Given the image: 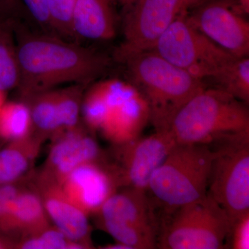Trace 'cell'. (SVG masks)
Returning <instances> with one entry per match:
<instances>
[{"instance_id":"1","label":"cell","mask_w":249,"mask_h":249,"mask_svg":"<svg viewBox=\"0 0 249 249\" xmlns=\"http://www.w3.org/2000/svg\"><path fill=\"white\" fill-rule=\"evenodd\" d=\"M21 101L62 84L89 83L107 70L105 54L52 34L24 30L14 22Z\"/></svg>"},{"instance_id":"33","label":"cell","mask_w":249,"mask_h":249,"mask_svg":"<svg viewBox=\"0 0 249 249\" xmlns=\"http://www.w3.org/2000/svg\"><path fill=\"white\" fill-rule=\"evenodd\" d=\"M196 1V4L198 2V1H200V0H195Z\"/></svg>"},{"instance_id":"34","label":"cell","mask_w":249,"mask_h":249,"mask_svg":"<svg viewBox=\"0 0 249 249\" xmlns=\"http://www.w3.org/2000/svg\"><path fill=\"white\" fill-rule=\"evenodd\" d=\"M0 16H1V15H0Z\"/></svg>"},{"instance_id":"29","label":"cell","mask_w":249,"mask_h":249,"mask_svg":"<svg viewBox=\"0 0 249 249\" xmlns=\"http://www.w3.org/2000/svg\"><path fill=\"white\" fill-rule=\"evenodd\" d=\"M14 0H0V14L5 15V12L14 6Z\"/></svg>"},{"instance_id":"26","label":"cell","mask_w":249,"mask_h":249,"mask_svg":"<svg viewBox=\"0 0 249 249\" xmlns=\"http://www.w3.org/2000/svg\"><path fill=\"white\" fill-rule=\"evenodd\" d=\"M28 13L40 27L53 34L47 9V0H21Z\"/></svg>"},{"instance_id":"16","label":"cell","mask_w":249,"mask_h":249,"mask_svg":"<svg viewBox=\"0 0 249 249\" xmlns=\"http://www.w3.org/2000/svg\"><path fill=\"white\" fill-rule=\"evenodd\" d=\"M49 226L50 219L38 193L34 187H25L0 223V233L19 236L20 240L38 233Z\"/></svg>"},{"instance_id":"5","label":"cell","mask_w":249,"mask_h":249,"mask_svg":"<svg viewBox=\"0 0 249 249\" xmlns=\"http://www.w3.org/2000/svg\"><path fill=\"white\" fill-rule=\"evenodd\" d=\"M214 157L211 145L175 144L152 174L147 191L165 210L205 197Z\"/></svg>"},{"instance_id":"4","label":"cell","mask_w":249,"mask_h":249,"mask_svg":"<svg viewBox=\"0 0 249 249\" xmlns=\"http://www.w3.org/2000/svg\"><path fill=\"white\" fill-rule=\"evenodd\" d=\"M81 114L88 128L98 131L114 145L138 138L150 121L142 93L129 82L118 79L103 80L88 88Z\"/></svg>"},{"instance_id":"17","label":"cell","mask_w":249,"mask_h":249,"mask_svg":"<svg viewBox=\"0 0 249 249\" xmlns=\"http://www.w3.org/2000/svg\"><path fill=\"white\" fill-rule=\"evenodd\" d=\"M72 33L73 39L108 41L115 37L116 20L111 0H76Z\"/></svg>"},{"instance_id":"7","label":"cell","mask_w":249,"mask_h":249,"mask_svg":"<svg viewBox=\"0 0 249 249\" xmlns=\"http://www.w3.org/2000/svg\"><path fill=\"white\" fill-rule=\"evenodd\" d=\"M230 228L225 211L209 196L165 210L159 227L157 248L222 249Z\"/></svg>"},{"instance_id":"18","label":"cell","mask_w":249,"mask_h":249,"mask_svg":"<svg viewBox=\"0 0 249 249\" xmlns=\"http://www.w3.org/2000/svg\"><path fill=\"white\" fill-rule=\"evenodd\" d=\"M43 140L33 133L26 138L11 141L0 150V186L26 180Z\"/></svg>"},{"instance_id":"3","label":"cell","mask_w":249,"mask_h":249,"mask_svg":"<svg viewBox=\"0 0 249 249\" xmlns=\"http://www.w3.org/2000/svg\"><path fill=\"white\" fill-rule=\"evenodd\" d=\"M169 132L176 143L209 145L249 133L248 104L206 87L180 109Z\"/></svg>"},{"instance_id":"31","label":"cell","mask_w":249,"mask_h":249,"mask_svg":"<svg viewBox=\"0 0 249 249\" xmlns=\"http://www.w3.org/2000/svg\"><path fill=\"white\" fill-rule=\"evenodd\" d=\"M111 1H112V2L115 1V2H117L118 4L121 5L124 10V9H126L127 6L130 5L133 0H111Z\"/></svg>"},{"instance_id":"11","label":"cell","mask_w":249,"mask_h":249,"mask_svg":"<svg viewBox=\"0 0 249 249\" xmlns=\"http://www.w3.org/2000/svg\"><path fill=\"white\" fill-rule=\"evenodd\" d=\"M234 0H200L186 18L209 40L238 58L249 57V23Z\"/></svg>"},{"instance_id":"19","label":"cell","mask_w":249,"mask_h":249,"mask_svg":"<svg viewBox=\"0 0 249 249\" xmlns=\"http://www.w3.org/2000/svg\"><path fill=\"white\" fill-rule=\"evenodd\" d=\"M14 19L0 16V91L17 89L20 79Z\"/></svg>"},{"instance_id":"28","label":"cell","mask_w":249,"mask_h":249,"mask_svg":"<svg viewBox=\"0 0 249 249\" xmlns=\"http://www.w3.org/2000/svg\"><path fill=\"white\" fill-rule=\"evenodd\" d=\"M16 242L6 236L0 235V249H16Z\"/></svg>"},{"instance_id":"22","label":"cell","mask_w":249,"mask_h":249,"mask_svg":"<svg viewBox=\"0 0 249 249\" xmlns=\"http://www.w3.org/2000/svg\"><path fill=\"white\" fill-rule=\"evenodd\" d=\"M89 83H73L66 88L55 89V102L61 130L80 125L83 96Z\"/></svg>"},{"instance_id":"10","label":"cell","mask_w":249,"mask_h":249,"mask_svg":"<svg viewBox=\"0 0 249 249\" xmlns=\"http://www.w3.org/2000/svg\"><path fill=\"white\" fill-rule=\"evenodd\" d=\"M196 4L195 0H133L124 10V40L114 52L116 61L153 50L174 21Z\"/></svg>"},{"instance_id":"32","label":"cell","mask_w":249,"mask_h":249,"mask_svg":"<svg viewBox=\"0 0 249 249\" xmlns=\"http://www.w3.org/2000/svg\"><path fill=\"white\" fill-rule=\"evenodd\" d=\"M5 93L0 91V109L5 103Z\"/></svg>"},{"instance_id":"2","label":"cell","mask_w":249,"mask_h":249,"mask_svg":"<svg viewBox=\"0 0 249 249\" xmlns=\"http://www.w3.org/2000/svg\"><path fill=\"white\" fill-rule=\"evenodd\" d=\"M121 63L125 66L129 83L145 98L156 132L169 131L180 109L208 87L154 50L129 55Z\"/></svg>"},{"instance_id":"15","label":"cell","mask_w":249,"mask_h":249,"mask_svg":"<svg viewBox=\"0 0 249 249\" xmlns=\"http://www.w3.org/2000/svg\"><path fill=\"white\" fill-rule=\"evenodd\" d=\"M34 186L54 227L85 248H93L89 215L67 197L58 183L37 176Z\"/></svg>"},{"instance_id":"14","label":"cell","mask_w":249,"mask_h":249,"mask_svg":"<svg viewBox=\"0 0 249 249\" xmlns=\"http://www.w3.org/2000/svg\"><path fill=\"white\" fill-rule=\"evenodd\" d=\"M44 169L38 176L60 183L72 170L91 162L104 161L101 147L81 125L53 137Z\"/></svg>"},{"instance_id":"12","label":"cell","mask_w":249,"mask_h":249,"mask_svg":"<svg viewBox=\"0 0 249 249\" xmlns=\"http://www.w3.org/2000/svg\"><path fill=\"white\" fill-rule=\"evenodd\" d=\"M175 142L169 131L115 145L117 163L111 165L119 186L147 191L155 170L165 160Z\"/></svg>"},{"instance_id":"8","label":"cell","mask_w":249,"mask_h":249,"mask_svg":"<svg viewBox=\"0 0 249 249\" xmlns=\"http://www.w3.org/2000/svg\"><path fill=\"white\" fill-rule=\"evenodd\" d=\"M207 195L231 223L249 213V133L215 143Z\"/></svg>"},{"instance_id":"24","label":"cell","mask_w":249,"mask_h":249,"mask_svg":"<svg viewBox=\"0 0 249 249\" xmlns=\"http://www.w3.org/2000/svg\"><path fill=\"white\" fill-rule=\"evenodd\" d=\"M76 0H47V9L53 34L67 39H73L72 18Z\"/></svg>"},{"instance_id":"25","label":"cell","mask_w":249,"mask_h":249,"mask_svg":"<svg viewBox=\"0 0 249 249\" xmlns=\"http://www.w3.org/2000/svg\"><path fill=\"white\" fill-rule=\"evenodd\" d=\"M225 249H249V213L231 223Z\"/></svg>"},{"instance_id":"20","label":"cell","mask_w":249,"mask_h":249,"mask_svg":"<svg viewBox=\"0 0 249 249\" xmlns=\"http://www.w3.org/2000/svg\"><path fill=\"white\" fill-rule=\"evenodd\" d=\"M30 109L33 132L45 139L62 132L59 121L55 89L36 93L24 101Z\"/></svg>"},{"instance_id":"21","label":"cell","mask_w":249,"mask_h":249,"mask_svg":"<svg viewBox=\"0 0 249 249\" xmlns=\"http://www.w3.org/2000/svg\"><path fill=\"white\" fill-rule=\"evenodd\" d=\"M33 134L30 109L24 101L5 103L0 109V137L11 141Z\"/></svg>"},{"instance_id":"6","label":"cell","mask_w":249,"mask_h":249,"mask_svg":"<svg viewBox=\"0 0 249 249\" xmlns=\"http://www.w3.org/2000/svg\"><path fill=\"white\" fill-rule=\"evenodd\" d=\"M187 12L174 21L153 50L205 84L210 80L214 84L213 88H217L238 57L216 45L193 27L187 19Z\"/></svg>"},{"instance_id":"27","label":"cell","mask_w":249,"mask_h":249,"mask_svg":"<svg viewBox=\"0 0 249 249\" xmlns=\"http://www.w3.org/2000/svg\"><path fill=\"white\" fill-rule=\"evenodd\" d=\"M25 187L24 180L0 186V223L6 217L18 195Z\"/></svg>"},{"instance_id":"30","label":"cell","mask_w":249,"mask_h":249,"mask_svg":"<svg viewBox=\"0 0 249 249\" xmlns=\"http://www.w3.org/2000/svg\"><path fill=\"white\" fill-rule=\"evenodd\" d=\"M102 249H131L130 247H128V246L124 245V244L121 243V242H116L115 243L109 244V245L104 246V247H102Z\"/></svg>"},{"instance_id":"13","label":"cell","mask_w":249,"mask_h":249,"mask_svg":"<svg viewBox=\"0 0 249 249\" xmlns=\"http://www.w3.org/2000/svg\"><path fill=\"white\" fill-rule=\"evenodd\" d=\"M71 202L89 215L96 214L119 184L111 165L91 162L77 167L59 183Z\"/></svg>"},{"instance_id":"23","label":"cell","mask_w":249,"mask_h":249,"mask_svg":"<svg viewBox=\"0 0 249 249\" xmlns=\"http://www.w3.org/2000/svg\"><path fill=\"white\" fill-rule=\"evenodd\" d=\"M16 249H84L85 246L70 240L54 226L36 235L18 241Z\"/></svg>"},{"instance_id":"9","label":"cell","mask_w":249,"mask_h":249,"mask_svg":"<svg viewBox=\"0 0 249 249\" xmlns=\"http://www.w3.org/2000/svg\"><path fill=\"white\" fill-rule=\"evenodd\" d=\"M96 214L103 230L116 242L131 249L157 248L160 225L147 191L133 188L116 191Z\"/></svg>"}]
</instances>
